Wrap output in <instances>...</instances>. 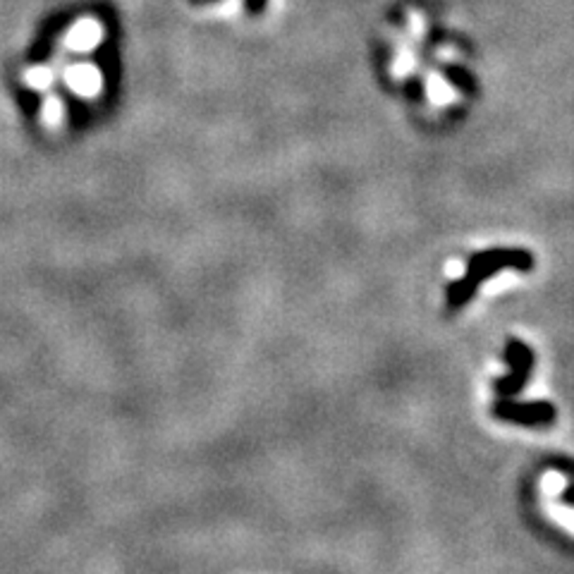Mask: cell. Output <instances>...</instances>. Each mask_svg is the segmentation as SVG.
<instances>
[{"label": "cell", "mask_w": 574, "mask_h": 574, "mask_svg": "<svg viewBox=\"0 0 574 574\" xmlns=\"http://www.w3.org/2000/svg\"><path fill=\"white\" fill-rule=\"evenodd\" d=\"M541 513L546 520L574 539V505L562 503L560 498H541Z\"/></svg>", "instance_id": "2"}, {"label": "cell", "mask_w": 574, "mask_h": 574, "mask_svg": "<svg viewBox=\"0 0 574 574\" xmlns=\"http://www.w3.org/2000/svg\"><path fill=\"white\" fill-rule=\"evenodd\" d=\"M569 477L560 469H546L539 477V495L541 498H562V493L568 491Z\"/></svg>", "instance_id": "3"}, {"label": "cell", "mask_w": 574, "mask_h": 574, "mask_svg": "<svg viewBox=\"0 0 574 574\" xmlns=\"http://www.w3.org/2000/svg\"><path fill=\"white\" fill-rule=\"evenodd\" d=\"M426 94H429L430 103H436V106H448V103H452L458 98V94H455V89H452L450 84L445 82V79H440L438 75H430L429 79H426Z\"/></svg>", "instance_id": "4"}, {"label": "cell", "mask_w": 574, "mask_h": 574, "mask_svg": "<svg viewBox=\"0 0 574 574\" xmlns=\"http://www.w3.org/2000/svg\"><path fill=\"white\" fill-rule=\"evenodd\" d=\"M106 29L98 17L79 14L55 32L53 42L22 69V84L42 96L39 120L43 127L60 130L98 108L108 87ZM34 96V98H39Z\"/></svg>", "instance_id": "1"}, {"label": "cell", "mask_w": 574, "mask_h": 574, "mask_svg": "<svg viewBox=\"0 0 574 574\" xmlns=\"http://www.w3.org/2000/svg\"><path fill=\"white\" fill-rule=\"evenodd\" d=\"M514 282H520V275L514 273V271H510V268H505V271L491 275V278L484 282V287H481V292L500 294L505 292V290H510V287H514Z\"/></svg>", "instance_id": "5"}, {"label": "cell", "mask_w": 574, "mask_h": 574, "mask_svg": "<svg viewBox=\"0 0 574 574\" xmlns=\"http://www.w3.org/2000/svg\"><path fill=\"white\" fill-rule=\"evenodd\" d=\"M445 275L452 278V281H459V278H465L467 275V264L459 259H452L445 264Z\"/></svg>", "instance_id": "6"}]
</instances>
